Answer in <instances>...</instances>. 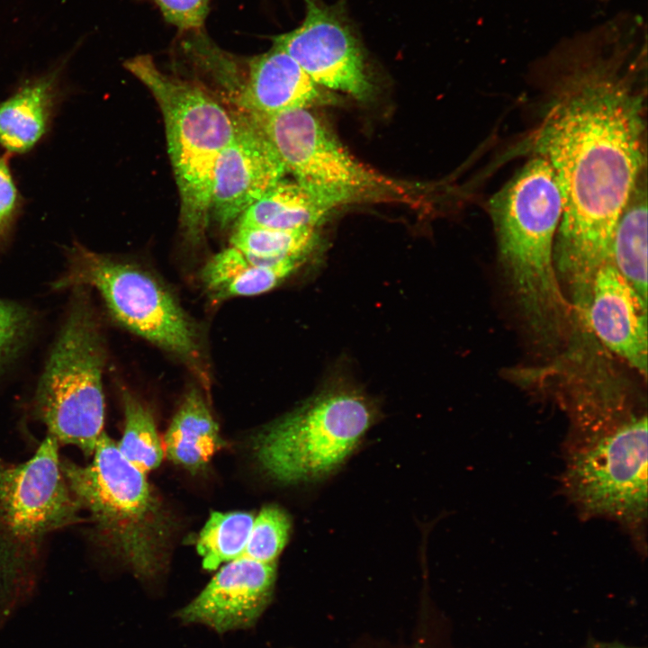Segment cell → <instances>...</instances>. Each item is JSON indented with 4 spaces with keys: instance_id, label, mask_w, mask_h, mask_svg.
Here are the masks:
<instances>
[{
    "instance_id": "26",
    "label": "cell",
    "mask_w": 648,
    "mask_h": 648,
    "mask_svg": "<svg viewBox=\"0 0 648 648\" xmlns=\"http://www.w3.org/2000/svg\"><path fill=\"white\" fill-rule=\"evenodd\" d=\"M10 156L0 155V243L7 237L22 206L23 199L14 178Z\"/></svg>"
},
{
    "instance_id": "9",
    "label": "cell",
    "mask_w": 648,
    "mask_h": 648,
    "mask_svg": "<svg viewBox=\"0 0 648 648\" xmlns=\"http://www.w3.org/2000/svg\"><path fill=\"white\" fill-rule=\"evenodd\" d=\"M68 269L55 289L94 288L113 318L128 330L186 364L200 357L199 337L178 302L140 268L93 252L75 243L68 250Z\"/></svg>"
},
{
    "instance_id": "21",
    "label": "cell",
    "mask_w": 648,
    "mask_h": 648,
    "mask_svg": "<svg viewBox=\"0 0 648 648\" xmlns=\"http://www.w3.org/2000/svg\"><path fill=\"white\" fill-rule=\"evenodd\" d=\"M315 230V228L286 230L237 225L230 243L251 262L274 266L286 260H303L316 243Z\"/></svg>"
},
{
    "instance_id": "8",
    "label": "cell",
    "mask_w": 648,
    "mask_h": 648,
    "mask_svg": "<svg viewBox=\"0 0 648 648\" xmlns=\"http://www.w3.org/2000/svg\"><path fill=\"white\" fill-rule=\"evenodd\" d=\"M562 490L583 518L618 523L645 549L647 417L632 415L568 439Z\"/></svg>"
},
{
    "instance_id": "11",
    "label": "cell",
    "mask_w": 648,
    "mask_h": 648,
    "mask_svg": "<svg viewBox=\"0 0 648 648\" xmlns=\"http://www.w3.org/2000/svg\"><path fill=\"white\" fill-rule=\"evenodd\" d=\"M305 16L293 30L273 38L320 86L359 101L373 94L364 52L339 4L304 0Z\"/></svg>"
},
{
    "instance_id": "14",
    "label": "cell",
    "mask_w": 648,
    "mask_h": 648,
    "mask_svg": "<svg viewBox=\"0 0 648 648\" xmlns=\"http://www.w3.org/2000/svg\"><path fill=\"white\" fill-rule=\"evenodd\" d=\"M586 313L599 339L641 374H647V302L611 260L596 273Z\"/></svg>"
},
{
    "instance_id": "20",
    "label": "cell",
    "mask_w": 648,
    "mask_h": 648,
    "mask_svg": "<svg viewBox=\"0 0 648 648\" xmlns=\"http://www.w3.org/2000/svg\"><path fill=\"white\" fill-rule=\"evenodd\" d=\"M610 260L640 297L647 302V184L639 179L616 224Z\"/></svg>"
},
{
    "instance_id": "6",
    "label": "cell",
    "mask_w": 648,
    "mask_h": 648,
    "mask_svg": "<svg viewBox=\"0 0 648 648\" xmlns=\"http://www.w3.org/2000/svg\"><path fill=\"white\" fill-rule=\"evenodd\" d=\"M378 418L375 404L358 391H323L261 428L254 455L281 485L318 482L348 461Z\"/></svg>"
},
{
    "instance_id": "13",
    "label": "cell",
    "mask_w": 648,
    "mask_h": 648,
    "mask_svg": "<svg viewBox=\"0 0 648 648\" xmlns=\"http://www.w3.org/2000/svg\"><path fill=\"white\" fill-rule=\"evenodd\" d=\"M275 579L276 562L245 557L226 562L179 611V617L218 633L251 626L269 604Z\"/></svg>"
},
{
    "instance_id": "18",
    "label": "cell",
    "mask_w": 648,
    "mask_h": 648,
    "mask_svg": "<svg viewBox=\"0 0 648 648\" xmlns=\"http://www.w3.org/2000/svg\"><path fill=\"white\" fill-rule=\"evenodd\" d=\"M302 262L301 259H292L274 266L256 265L231 246L208 260L201 277L204 287L215 300L254 296L277 286Z\"/></svg>"
},
{
    "instance_id": "19",
    "label": "cell",
    "mask_w": 648,
    "mask_h": 648,
    "mask_svg": "<svg viewBox=\"0 0 648 648\" xmlns=\"http://www.w3.org/2000/svg\"><path fill=\"white\" fill-rule=\"evenodd\" d=\"M164 439L168 459L193 472L205 466L221 446L218 424L197 389L184 396Z\"/></svg>"
},
{
    "instance_id": "25",
    "label": "cell",
    "mask_w": 648,
    "mask_h": 648,
    "mask_svg": "<svg viewBox=\"0 0 648 648\" xmlns=\"http://www.w3.org/2000/svg\"><path fill=\"white\" fill-rule=\"evenodd\" d=\"M32 327L33 318L27 308L0 299V370L20 351Z\"/></svg>"
},
{
    "instance_id": "24",
    "label": "cell",
    "mask_w": 648,
    "mask_h": 648,
    "mask_svg": "<svg viewBox=\"0 0 648 648\" xmlns=\"http://www.w3.org/2000/svg\"><path fill=\"white\" fill-rule=\"evenodd\" d=\"M292 528L289 515L277 505L264 507L255 517L241 557L274 563L288 543Z\"/></svg>"
},
{
    "instance_id": "16",
    "label": "cell",
    "mask_w": 648,
    "mask_h": 648,
    "mask_svg": "<svg viewBox=\"0 0 648 648\" xmlns=\"http://www.w3.org/2000/svg\"><path fill=\"white\" fill-rule=\"evenodd\" d=\"M238 104L248 114H274L292 109L330 105L338 99L317 85L281 48L273 45L252 58Z\"/></svg>"
},
{
    "instance_id": "4",
    "label": "cell",
    "mask_w": 648,
    "mask_h": 648,
    "mask_svg": "<svg viewBox=\"0 0 648 648\" xmlns=\"http://www.w3.org/2000/svg\"><path fill=\"white\" fill-rule=\"evenodd\" d=\"M123 65L160 108L180 197V230L188 242L199 244L211 214L215 165L233 138L234 117L203 87L165 73L148 55Z\"/></svg>"
},
{
    "instance_id": "22",
    "label": "cell",
    "mask_w": 648,
    "mask_h": 648,
    "mask_svg": "<svg viewBox=\"0 0 648 648\" xmlns=\"http://www.w3.org/2000/svg\"><path fill=\"white\" fill-rule=\"evenodd\" d=\"M255 516L248 512H212L202 528L196 549L202 567L212 571L223 562L240 558L245 551Z\"/></svg>"
},
{
    "instance_id": "2",
    "label": "cell",
    "mask_w": 648,
    "mask_h": 648,
    "mask_svg": "<svg viewBox=\"0 0 648 648\" xmlns=\"http://www.w3.org/2000/svg\"><path fill=\"white\" fill-rule=\"evenodd\" d=\"M488 209L500 261L522 315L538 337L558 341L572 306L554 262L562 198L549 163L534 156L492 195Z\"/></svg>"
},
{
    "instance_id": "5",
    "label": "cell",
    "mask_w": 648,
    "mask_h": 648,
    "mask_svg": "<svg viewBox=\"0 0 648 648\" xmlns=\"http://www.w3.org/2000/svg\"><path fill=\"white\" fill-rule=\"evenodd\" d=\"M91 463L61 458L66 482L92 523V538L138 575L158 570L168 536L167 518L145 472L130 464L105 432Z\"/></svg>"
},
{
    "instance_id": "15",
    "label": "cell",
    "mask_w": 648,
    "mask_h": 648,
    "mask_svg": "<svg viewBox=\"0 0 648 648\" xmlns=\"http://www.w3.org/2000/svg\"><path fill=\"white\" fill-rule=\"evenodd\" d=\"M80 44L46 71L22 80L0 102V147L5 154H26L48 134L65 94L66 68Z\"/></svg>"
},
{
    "instance_id": "28",
    "label": "cell",
    "mask_w": 648,
    "mask_h": 648,
    "mask_svg": "<svg viewBox=\"0 0 648 648\" xmlns=\"http://www.w3.org/2000/svg\"><path fill=\"white\" fill-rule=\"evenodd\" d=\"M619 648H634V647H619Z\"/></svg>"
},
{
    "instance_id": "1",
    "label": "cell",
    "mask_w": 648,
    "mask_h": 648,
    "mask_svg": "<svg viewBox=\"0 0 648 648\" xmlns=\"http://www.w3.org/2000/svg\"><path fill=\"white\" fill-rule=\"evenodd\" d=\"M636 36L609 25L560 51L531 137L535 156L549 163L561 191L554 262L579 310L588 306L618 220L646 172L644 98L637 86L645 44Z\"/></svg>"
},
{
    "instance_id": "3",
    "label": "cell",
    "mask_w": 648,
    "mask_h": 648,
    "mask_svg": "<svg viewBox=\"0 0 648 648\" xmlns=\"http://www.w3.org/2000/svg\"><path fill=\"white\" fill-rule=\"evenodd\" d=\"M58 447L47 435L23 463L0 456V629L34 596L46 537L82 522Z\"/></svg>"
},
{
    "instance_id": "23",
    "label": "cell",
    "mask_w": 648,
    "mask_h": 648,
    "mask_svg": "<svg viewBox=\"0 0 648 648\" xmlns=\"http://www.w3.org/2000/svg\"><path fill=\"white\" fill-rule=\"evenodd\" d=\"M124 428L118 448L135 467L147 472L162 462L164 450L149 410L130 393L123 394Z\"/></svg>"
},
{
    "instance_id": "17",
    "label": "cell",
    "mask_w": 648,
    "mask_h": 648,
    "mask_svg": "<svg viewBox=\"0 0 648 648\" xmlns=\"http://www.w3.org/2000/svg\"><path fill=\"white\" fill-rule=\"evenodd\" d=\"M361 202L367 200L356 192L284 177L252 204L237 225L286 230L316 229L335 209Z\"/></svg>"
},
{
    "instance_id": "12",
    "label": "cell",
    "mask_w": 648,
    "mask_h": 648,
    "mask_svg": "<svg viewBox=\"0 0 648 648\" xmlns=\"http://www.w3.org/2000/svg\"><path fill=\"white\" fill-rule=\"evenodd\" d=\"M234 117L233 138L220 153L213 176L211 214L225 228L286 176L262 130L244 113Z\"/></svg>"
},
{
    "instance_id": "27",
    "label": "cell",
    "mask_w": 648,
    "mask_h": 648,
    "mask_svg": "<svg viewBox=\"0 0 648 648\" xmlns=\"http://www.w3.org/2000/svg\"><path fill=\"white\" fill-rule=\"evenodd\" d=\"M165 19L178 29L194 31L203 24L211 0H152Z\"/></svg>"
},
{
    "instance_id": "7",
    "label": "cell",
    "mask_w": 648,
    "mask_h": 648,
    "mask_svg": "<svg viewBox=\"0 0 648 648\" xmlns=\"http://www.w3.org/2000/svg\"><path fill=\"white\" fill-rule=\"evenodd\" d=\"M73 294L37 386L34 413L59 446L93 455L104 425L105 351L86 286Z\"/></svg>"
},
{
    "instance_id": "10",
    "label": "cell",
    "mask_w": 648,
    "mask_h": 648,
    "mask_svg": "<svg viewBox=\"0 0 648 648\" xmlns=\"http://www.w3.org/2000/svg\"><path fill=\"white\" fill-rule=\"evenodd\" d=\"M245 114L262 130L293 179L356 192L368 202L397 201L411 194L414 187L356 158L310 109Z\"/></svg>"
}]
</instances>
